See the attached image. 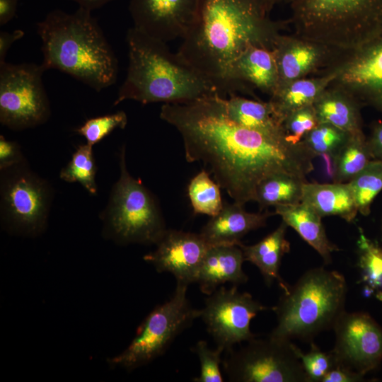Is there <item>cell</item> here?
Masks as SVG:
<instances>
[{
	"label": "cell",
	"mask_w": 382,
	"mask_h": 382,
	"mask_svg": "<svg viewBox=\"0 0 382 382\" xmlns=\"http://www.w3.org/2000/svg\"><path fill=\"white\" fill-rule=\"evenodd\" d=\"M225 97L164 103L160 117L180 133L187 161L202 162L235 202L255 201L260 183L274 174L306 178L314 156L302 141L291 144L233 122Z\"/></svg>",
	"instance_id": "obj_1"
},
{
	"label": "cell",
	"mask_w": 382,
	"mask_h": 382,
	"mask_svg": "<svg viewBox=\"0 0 382 382\" xmlns=\"http://www.w3.org/2000/svg\"><path fill=\"white\" fill-rule=\"evenodd\" d=\"M286 23L271 19L259 0H201L177 53L231 95L227 76L233 61L252 45L272 50Z\"/></svg>",
	"instance_id": "obj_2"
},
{
	"label": "cell",
	"mask_w": 382,
	"mask_h": 382,
	"mask_svg": "<svg viewBox=\"0 0 382 382\" xmlns=\"http://www.w3.org/2000/svg\"><path fill=\"white\" fill-rule=\"evenodd\" d=\"M37 33L45 71H62L98 92L116 82L117 58L92 11L54 9L37 23Z\"/></svg>",
	"instance_id": "obj_3"
},
{
	"label": "cell",
	"mask_w": 382,
	"mask_h": 382,
	"mask_svg": "<svg viewBox=\"0 0 382 382\" xmlns=\"http://www.w3.org/2000/svg\"><path fill=\"white\" fill-rule=\"evenodd\" d=\"M126 42L128 66L113 105L126 100L142 104L185 103L221 95L218 87L173 53L167 42L132 27Z\"/></svg>",
	"instance_id": "obj_4"
},
{
	"label": "cell",
	"mask_w": 382,
	"mask_h": 382,
	"mask_svg": "<svg viewBox=\"0 0 382 382\" xmlns=\"http://www.w3.org/2000/svg\"><path fill=\"white\" fill-rule=\"evenodd\" d=\"M282 291L272 307L277 325L269 336L274 338L311 341L320 332L333 329L345 311L347 282L335 270L311 269Z\"/></svg>",
	"instance_id": "obj_5"
},
{
	"label": "cell",
	"mask_w": 382,
	"mask_h": 382,
	"mask_svg": "<svg viewBox=\"0 0 382 382\" xmlns=\"http://www.w3.org/2000/svg\"><path fill=\"white\" fill-rule=\"evenodd\" d=\"M294 34L338 54L382 33V0H293Z\"/></svg>",
	"instance_id": "obj_6"
},
{
	"label": "cell",
	"mask_w": 382,
	"mask_h": 382,
	"mask_svg": "<svg viewBox=\"0 0 382 382\" xmlns=\"http://www.w3.org/2000/svg\"><path fill=\"white\" fill-rule=\"evenodd\" d=\"M119 158L120 177L101 213L103 236L120 245H156L167 230L161 210L153 194L129 173L125 146Z\"/></svg>",
	"instance_id": "obj_7"
},
{
	"label": "cell",
	"mask_w": 382,
	"mask_h": 382,
	"mask_svg": "<svg viewBox=\"0 0 382 382\" xmlns=\"http://www.w3.org/2000/svg\"><path fill=\"white\" fill-rule=\"evenodd\" d=\"M187 286L177 283L171 298L156 306L145 318L129 346L118 355L108 359L111 367L132 371L151 362L200 317L201 311L192 308L187 297Z\"/></svg>",
	"instance_id": "obj_8"
},
{
	"label": "cell",
	"mask_w": 382,
	"mask_h": 382,
	"mask_svg": "<svg viewBox=\"0 0 382 382\" xmlns=\"http://www.w3.org/2000/svg\"><path fill=\"white\" fill-rule=\"evenodd\" d=\"M54 190L26 161L1 170L0 209L3 226L23 236L42 233L47 224Z\"/></svg>",
	"instance_id": "obj_9"
},
{
	"label": "cell",
	"mask_w": 382,
	"mask_h": 382,
	"mask_svg": "<svg viewBox=\"0 0 382 382\" xmlns=\"http://www.w3.org/2000/svg\"><path fill=\"white\" fill-rule=\"evenodd\" d=\"M34 63H0V122L20 131L45 123L51 115L42 75Z\"/></svg>",
	"instance_id": "obj_10"
},
{
	"label": "cell",
	"mask_w": 382,
	"mask_h": 382,
	"mask_svg": "<svg viewBox=\"0 0 382 382\" xmlns=\"http://www.w3.org/2000/svg\"><path fill=\"white\" fill-rule=\"evenodd\" d=\"M296 347L291 340L254 337L228 352L224 371L234 382H308Z\"/></svg>",
	"instance_id": "obj_11"
},
{
	"label": "cell",
	"mask_w": 382,
	"mask_h": 382,
	"mask_svg": "<svg viewBox=\"0 0 382 382\" xmlns=\"http://www.w3.org/2000/svg\"><path fill=\"white\" fill-rule=\"evenodd\" d=\"M238 286H220L204 301L200 318L216 344L229 352L236 344L255 337L250 331V321L259 313L269 309L248 292H240Z\"/></svg>",
	"instance_id": "obj_12"
},
{
	"label": "cell",
	"mask_w": 382,
	"mask_h": 382,
	"mask_svg": "<svg viewBox=\"0 0 382 382\" xmlns=\"http://www.w3.org/2000/svg\"><path fill=\"white\" fill-rule=\"evenodd\" d=\"M333 330L337 364L365 376L382 361V327L368 313L345 311Z\"/></svg>",
	"instance_id": "obj_13"
},
{
	"label": "cell",
	"mask_w": 382,
	"mask_h": 382,
	"mask_svg": "<svg viewBox=\"0 0 382 382\" xmlns=\"http://www.w3.org/2000/svg\"><path fill=\"white\" fill-rule=\"evenodd\" d=\"M337 85L361 104L382 112V33L360 47L341 54L331 67Z\"/></svg>",
	"instance_id": "obj_14"
},
{
	"label": "cell",
	"mask_w": 382,
	"mask_h": 382,
	"mask_svg": "<svg viewBox=\"0 0 382 382\" xmlns=\"http://www.w3.org/2000/svg\"><path fill=\"white\" fill-rule=\"evenodd\" d=\"M201 0H130L137 30L165 42L183 39L193 25Z\"/></svg>",
	"instance_id": "obj_15"
},
{
	"label": "cell",
	"mask_w": 382,
	"mask_h": 382,
	"mask_svg": "<svg viewBox=\"0 0 382 382\" xmlns=\"http://www.w3.org/2000/svg\"><path fill=\"white\" fill-rule=\"evenodd\" d=\"M156 248L144 256L158 272L173 274L177 283H195L202 259L210 245L200 233L167 229Z\"/></svg>",
	"instance_id": "obj_16"
},
{
	"label": "cell",
	"mask_w": 382,
	"mask_h": 382,
	"mask_svg": "<svg viewBox=\"0 0 382 382\" xmlns=\"http://www.w3.org/2000/svg\"><path fill=\"white\" fill-rule=\"evenodd\" d=\"M272 50L278 71L277 89L293 81L326 72L340 56L322 45L294 34H281Z\"/></svg>",
	"instance_id": "obj_17"
},
{
	"label": "cell",
	"mask_w": 382,
	"mask_h": 382,
	"mask_svg": "<svg viewBox=\"0 0 382 382\" xmlns=\"http://www.w3.org/2000/svg\"><path fill=\"white\" fill-rule=\"evenodd\" d=\"M231 94H252L250 86L270 96L278 86V71L273 50L252 45L245 49L231 64L227 76Z\"/></svg>",
	"instance_id": "obj_18"
},
{
	"label": "cell",
	"mask_w": 382,
	"mask_h": 382,
	"mask_svg": "<svg viewBox=\"0 0 382 382\" xmlns=\"http://www.w3.org/2000/svg\"><path fill=\"white\" fill-rule=\"evenodd\" d=\"M243 261V250L238 245H211L202 259L195 283L207 295L227 282L235 286L245 284L248 277L242 268Z\"/></svg>",
	"instance_id": "obj_19"
},
{
	"label": "cell",
	"mask_w": 382,
	"mask_h": 382,
	"mask_svg": "<svg viewBox=\"0 0 382 382\" xmlns=\"http://www.w3.org/2000/svg\"><path fill=\"white\" fill-rule=\"evenodd\" d=\"M238 202L224 204L220 212L211 217L202 227L200 235L209 245H238L251 231L266 224L272 213H251Z\"/></svg>",
	"instance_id": "obj_20"
},
{
	"label": "cell",
	"mask_w": 382,
	"mask_h": 382,
	"mask_svg": "<svg viewBox=\"0 0 382 382\" xmlns=\"http://www.w3.org/2000/svg\"><path fill=\"white\" fill-rule=\"evenodd\" d=\"M361 103L342 87L331 83L313 104L318 124L331 125L349 134L362 133Z\"/></svg>",
	"instance_id": "obj_21"
},
{
	"label": "cell",
	"mask_w": 382,
	"mask_h": 382,
	"mask_svg": "<svg viewBox=\"0 0 382 382\" xmlns=\"http://www.w3.org/2000/svg\"><path fill=\"white\" fill-rule=\"evenodd\" d=\"M301 202L312 208L322 218L339 216L347 222L359 212L349 183H304Z\"/></svg>",
	"instance_id": "obj_22"
},
{
	"label": "cell",
	"mask_w": 382,
	"mask_h": 382,
	"mask_svg": "<svg viewBox=\"0 0 382 382\" xmlns=\"http://www.w3.org/2000/svg\"><path fill=\"white\" fill-rule=\"evenodd\" d=\"M274 207L275 214L317 251L325 264L332 262V253L338 251L339 248L328 239L320 215L301 202Z\"/></svg>",
	"instance_id": "obj_23"
},
{
	"label": "cell",
	"mask_w": 382,
	"mask_h": 382,
	"mask_svg": "<svg viewBox=\"0 0 382 382\" xmlns=\"http://www.w3.org/2000/svg\"><path fill=\"white\" fill-rule=\"evenodd\" d=\"M287 227L282 221L274 231L258 243L252 245H245L241 242L238 244L243 250L245 260L259 269L265 284L270 286L277 282L282 291L289 285L279 274L282 257L290 250V243L285 238Z\"/></svg>",
	"instance_id": "obj_24"
},
{
	"label": "cell",
	"mask_w": 382,
	"mask_h": 382,
	"mask_svg": "<svg viewBox=\"0 0 382 382\" xmlns=\"http://www.w3.org/2000/svg\"><path fill=\"white\" fill-rule=\"evenodd\" d=\"M335 70L293 81L276 90L271 103L279 120L303 108L313 105L320 95L334 81Z\"/></svg>",
	"instance_id": "obj_25"
},
{
	"label": "cell",
	"mask_w": 382,
	"mask_h": 382,
	"mask_svg": "<svg viewBox=\"0 0 382 382\" xmlns=\"http://www.w3.org/2000/svg\"><path fill=\"white\" fill-rule=\"evenodd\" d=\"M226 113L235 123L265 134L284 139L282 122L271 103L230 95L224 99Z\"/></svg>",
	"instance_id": "obj_26"
},
{
	"label": "cell",
	"mask_w": 382,
	"mask_h": 382,
	"mask_svg": "<svg viewBox=\"0 0 382 382\" xmlns=\"http://www.w3.org/2000/svg\"><path fill=\"white\" fill-rule=\"evenodd\" d=\"M306 182V178L293 174L272 175L258 185L255 202L258 203L261 210L270 206L299 203Z\"/></svg>",
	"instance_id": "obj_27"
},
{
	"label": "cell",
	"mask_w": 382,
	"mask_h": 382,
	"mask_svg": "<svg viewBox=\"0 0 382 382\" xmlns=\"http://www.w3.org/2000/svg\"><path fill=\"white\" fill-rule=\"evenodd\" d=\"M357 246V266L365 291L382 301V246L369 238L361 228Z\"/></svg>",
	"instance_id": "obj_28"
},
{
	"label": "cell",
	"mask_w": 382,
	"mask_h": 382,
	"mask_svg": "<svg viewBox=\"0 0 382 382\" xmlns=\"http://www.w3.org/2000/svg\"><path fill=\"white\" fill-rule=\"evenodd\" d=\"M373 160L364 133L350 134L337 152L333 182L349 183Z\"/></svg>",
	"instance_id": "obj_29"
},
{
	"label": "cell",
	"mask_w": 382,
	"mask_h": 382,
	"mask_svg": "<svg viewBox=\"0 0 382 382\" xmlns=\"http://www.w3.org/2000/svg\"><path fill=\"white\" fill-rule=\"evenodd\" d=\"M220 186L202 170L190 180L187 194L195 214H205L211 217L218 214L224 207Z\"/></svg>",
	"instance_id": "obj_30"
},
{
	"label": "cell",
	"mask_w": 382,
	"mask_h": 382,
	"mask_svg": "<svg viewBox=\"0 0 382 382\" xmlns=\"http://www.w3.org/2000/svg\"><path fill=\"white\" fill-rule=\"evenodd\" d=\"M349 184L359 212L364 216L369 215L373 201L382 191V161L371 160Z\"/></svg>",
	"instance_id": "obj_31"
},
{
	"label": "cell",
	"mask_w": 382,
	"mask_h": 382,
	"mask_svg": "<svg viewBox=\"0 0 382 382\" xmlns=\"http://www.w3.org/2000/svg\"><path fill=\"white\" fill-rule=\"evenodd\" d=\"M96 170L93 146L81 144L77 146L69 162L61 170L59 178L68 183H79L88 192L96 195Z\"/></svg>",
	"instance_id": "obj_32"
},
{
	"label": "cell",
	"mask_w": 382,
	"mask_h": 382,
	"mask_svg": "<svg viewBox=\"0 0 382 382\" xmlns=\"http://www.w3.org/2000/svg\"><path fill=\"white\" fill-rule=\"evenodd\" d=\"M350 134L331 125L320 123L303 137L302 142L314 157L333 155L337 154Z\"/></svg>",
	"instance_id": "obj_33"
},
{
	"label": "cell",
	"mask_w": 382,
	"mask_h": 382,
	"mask_svg": "<svg viewBox=\"0 0 382 382\" xmlns=\"http://www.w3.org/2000/svg\"><path fill=\"white\" fill-rule=\"evenodd\" d=\"M127 124V116L124 111L105 115L87 120L76 129V132L83 136L86 144L93 146L117 128L124 129Z\"/></svg>",
	"instance_id": "obj_34"
},
{
	"label": "cell",
	"mask_w": 382,
	"mask_h": 382,
	"mask_svg": "<svg viewBox=\"0 0 382 382\" xmlns=\"http://www.w3.org/2000/svg\"><path fill=\"white\" fill-rule=\"evenodd\" d=\"M296 352L308 382H322L325 375L337 364L331 351L325 352L313 342H311L308 352L303 353L297 346Z\"/></svg>",
	"instance_id": "obj_35"
},
{
	"label": "cell",
	"mask_w": 382,
	"mask_h": 382,
	"mask_svg": "<svg viewBox=\"0 0 382 382\" xmlns=\"http://www.w3.org/2000/svg\"><path fill=\"white\" fill-rule=\"evenodd\" d=\"M318 125L313 105L297 110L282 121L284 139L289 144H298Z\"/></svg>",
	"instance_id": "obj_36"
},
{
	"label": "cell",
	"mask_w": 382,
	"mask_h": 382,
	"mask_svg": "<svg viewBox=\"0 0 382 382\" xmlns=\"http://www.w3.org/2000/svg\"><path fill=\"white\" fill-rule=\"evenodd\" d=\"M199 358L200 373L192 379L195 382H222L220 364L224 349L216 347L215 349L209 347L204 340L198 341L192 349Z\"/></svg>",
	"instance_id": "obj_37"
},
{
	"label": "cell",
	"mask_w": 382,
	"mask_h": 382,
	"mask_svg": "<svg viewBox=\"0 0 382 382\" xmlns=\"http://www.w3.org/2000/svg\"><path fill=\"white\" fill-rule=\"evenodd\" d=\"M26 161L21 151L20 145L13 141L0 136V170Z\"/></svg>",
	"instance_id": "obj_38"
},
{
	"label": "cell",
	"mask_w": 382,
	"mask_h": 382,
	"mask_svg": "<svg viewBox=\"0 0 382 382\" xmlns=\"http://www.w3.org/2000/svg\"><path fill=\"white\" fill-rule=\"evenodd\" d=\"M364 376L337 364L323 378L322 382H361Z\"/></svg>",
	"instance_id": "obj_39"
},
{
	"label": "cell",
	"mask_w": 382,
	"mask_h": 382,
	"mask_svg": "<svg viewBox=\"0 0 382 382\" xmlns=\"http://www.w3.org/2000/svg\"><path fill=\"white\" fill-rule=\"evenodd\" d=\"M366 139L373 159L382 161V120L374 125Z\"/></svg>",
	"instance_id": "obj_40"
},
{
	"label": "cell",
	"mask_w": 382,
	"mask_h": 382,
	"mask_svg": "<svg viewBox=\"0 0 382 382\" xmlns=\"http://www.w3.org/2000/svg\"><path fill=\"white\" fill-rule=\"evenodd\" d=\"M24 32L21 30H16L12 33L1 31L0 33V63L5 62L7 53L12 44L22 38Z\"/></svg>",
	"instance_id": "obj_41"
},
{
	"label": "cell",
	"mask_w": 382,
	"mask_h": 382,
	"mask_svg": "<svg viewBox=\"0 0 382 382\" xmlns=\"http://www.w3.org/2000/svg\"><path fill=\"white\" fill-rule=\"evenodd\" d=\"M18 0H0V25L3 26L15 16Z\"/></svg>",
	"instance_id": "obj_42"
},
{
	"label": "cell",
	"mask_w": 382,
	"mask_h": 382,
	"mask_svg": "<svg viewBox=\"0 0 382 382\" xmlns=\"http://www.w3.org/2000/svg\"><path fill=\"white\" fill-rule=\"evenodd\" d=\"M79 5V7L93 11V10L100 8L105 4L114 0H70Z\"/></svg>",
	"instance_id": "obj_43"
},
{
	"label": "cell",
	"mask_w": 382,
	"mask_h": 382,
	"mask_svg": "<svg viewBox=\"0 0 382 382\" xmlns=\"http://www.w3.org/2000/svg\"><path fill=\"white\" fill-rule=\"evenodd\" d=\"M264 9L269 13L272 9L277 5L288 3L290 4L293 0H259Z\"/></svg>",
	"instance_id": "obj_44"
}]
</instances>
